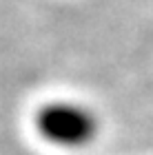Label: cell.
<instances>
[{
    "label": "cell",
    "instance_id": "1",
    "mask_svg": "<svg viewBox=\"0 0 153 155\" xmlns=\"http://www.w3.org/2000/svg\"><path fill=\"white\" fill-rule=\"evenodd\" d=\"M36 131L58 149H82L98 137L100 120L89 107L71 100H55L40 107Z\"/></svg>",
    "mask_w": 153,
    "mask_h": 155
}]
</instances>
